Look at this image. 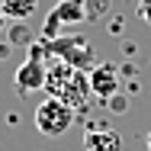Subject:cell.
I'll return each mask as SVG.
<instances>
[{
	"mask_svg": "<svg viewBox=\"0 0 151 151\" xmlns=\"http://www.w3.org/2000/svg\"><path fill=\"white\" fill-rule=\"evenodd\" d=\"M45 90H48V96L68 103L71 109H84L87 100H90L87 71H77L71 64H64V61L52 58L48 61V74H45Z\"/></svg>",
	"mask_w": 151,
	"mask_h": 151,
	"instance_id": "1",
	"label": "cell"
},
{
	"mask_svg": "<svg viewBox=\"0 0 151 151\" xmlns=\"http://www.w3.org/2000/svg\"><path fill=\"white\" fill-rule=\"evenodd\" d=\"M45 55L64 61V64H71L77 71H90L96 64V52H93V45L84 35H55V39H48L45 42Z\"/></svg>",
	"mask_w": 151,
	"mask_h": 151,
	"instance_id": "2",
	"label": "cell"
},
{
	"mask_svg": "<svg viewBox=\"0 0 151 151\" xmlns=\"http://www.w3.org/2000/svg\"><path fill=\"white\" fill-rule=\"evenodd\" d=\"M74 116H77V109H71L68 103H61L55 96H45V100L35 106V129H39L42 135L55 138V135H64V132L74 125Z\"/></svg>",
	"mask_w": 151,
	"mask_h": 151,
	"instance_id": "3",
	"label": "cell"
},
{
	"mask_svg": "<svg viewBox=\"0 0 151 151\" xmlns=\"http://www.w3.org/2000/svg\"><path fill=\"white\" fill-rule=\"evenodd\" d=\"M45 74H48V61H45V48H32L26 61L16 68L13 84L19 93H32V90H45Z\"/></svg>",
	"mask_w": 151,
	"mask_h": 151,
	"instance_id": "4",
	"label": "cell"
},
{
	"mask_svg": "<svg viewBox=\"0 0 151 151\" xmlns=\"http://www.w3.org/2000/svg\"><path fill=\"white\" fill-rule=\"evenodd\" d=\"M87 81H90V93L96 100H103V103H109L116 93H119V71H116V64H93L90 71H87Z\"/></svg>",
	"mask_w": 151,
	"mask_h": 151,
	"instance_id": "5",
	"label": "cell"
},
{
	"mask_svg": "<svg viewBox=\"0 0 151 151\" xmlns=\"http://www.w3.org/2000/svg\"><path fill=\"white\" fill-rule=\"evenodd\" d=\"M84 148L87 151H122V135L109 125L87 129L84 132Z\"/></svg>",
	"mask_w": 151,
	"mask_h": 151,
	"instance_id": "6",
	"label": "cell"
},
{
	"mask_svg": "<svg viewBox=\"0 0 151 151\" xmlns=\"http://www.w3.org/2000/svg\"><path fill=\"white\" fill-rule=\"evenodd\" d=\"M52 13L58 16L61 26H71V23L87 19V6H84V0H58V3L52 6Z\"/></svg>",
	"mask_w": 151,
	"mask_h": 151,
	"instance_id": "7",
	"label": "cell"
},
{
	"mask_svg": "<svg viewBox=\"0 0 151 151\" xmlns=\"http://www.w3.org/2000/svg\"><path fill=\"white\" fill-rule=\"evenodd\" d=\"M0 10H3L6 19L23 23V19H29L32 13L39 10V0H0Z\"/></svg>",
	"mask_w": 151,
	"mask_h": 151,
	"instance_id": "8",
	"label": "cell"
},
{
	"mask_svg": "<svg viewBox=\"0 0 151 151\" xmlns=\"http://www.w3.org/2000/svg\"><path fill=\"white\" fill-rule=\"evenodd\" d=\"M84 6H87V19H96L103 10H109V0H84Z\"/></svg>",
	"mask_w": 151,
	"mask_h": 151,
	"instance_id": "9",
	"label": "cell"
},
{
	"mask_svg": "<svg viewBox=\"0 0 151 151\" xmlns=\"http://www.w3.org/2000/svg\"><path fill=\"white\" fill-rule=\"evenodd\" d=\"M138 16L151 26V0H138Z\"/></svg>",
	"mask_w": 151,
	"mask_h": 151,
	"instance_id": "10",
	"label": "cell"
},
{
	"mask_svg": "<svg viewBox=\"0 0 151 151\" xmlns=\"http://www.w3.org/2000/svg\"><path fill=\"white\" fill-rule=\"evenodd\" d=\"M3 26H6V16H3V10H0V32H3Z\"/></svg>",
	"mask_w": 151,
	"mask_h": 151,
	"instance_id": "11",
	"label": "cell"
},
{
	"mask_svg": "<svg viewBox=\"0 0 151 151\" xmlns=\"http://www.w3.org/2000/svg\"><path fill=\"white\" fill-rule=\"evenodd\" d=\"M0 58H6V48H3V45H0Z\"/></svg>",
	"mask_w": 151,
	"mask_h": 151,
	"instance_id": "12",
	"label": "cell"
},
{
	"mask_svg": "<svg viewBox=\"0 0 151 151\" xmlns=\"http://www.w3.org/2000/svg\"><path fill=\"white\" fill-rule=\"evenodd\" d=\"M148 151H151V132H148Z\"/></svg>",
	"mask_w": 151,
	"mask_h": 151,
	"instance_id": "13",
	"label": "cell"
},
{
	"mask_svg": "<svg viewBox=\"0 0 151 151\" xmlns=\"http://www.w3.org/2000/svg\"><path fill=\"white\" fill-rule=\"evenodd\" d=\"M55 3H58V0H55Z\"/></svg>",
	"mask_w": 151,
	"mask_h": 151,
	"instance_id": "14",
	"label": "cell"
}]
</instances>
